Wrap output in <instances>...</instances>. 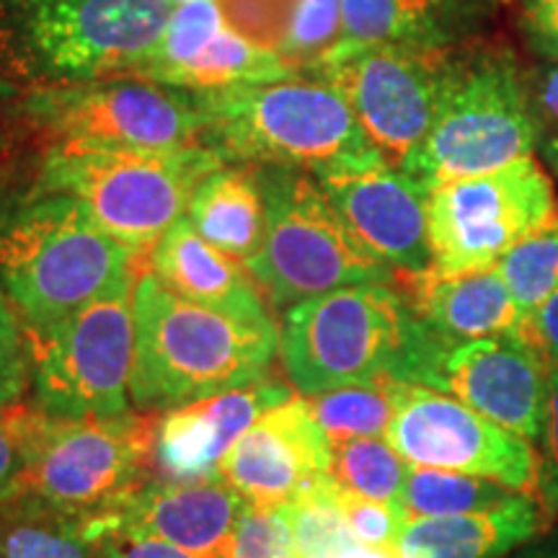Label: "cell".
I'll return each instance as SVG.
<instances>
[{
	"label": "cell",
	"mask_w": 558,
	"mask_h": 558,
	"mask_svg": "<svg viewBox=\"0 0 558 558\" xmlns=\"http://www.w3.org/2000/svg\"><path fill=\"white\" fill-rule=\"evenodd\" d=\"M290 390L295 388L264 378L254 386L163 411L153 432V469L163 481L218 478L228 450L262 414L290 401Z\"/></svg>",
	"instance_id": "20"
},
{
	"label": "cell",
	"mask_w": 558,
	"mask_h": 558,
	"mask_svg": "<svg viewBox=\"0 0 558 558\" xmlns=\"http://www.w3.org/2000/svg\"><path fill=\"white\" fill-rule=\"evenodd\" d=\"M137 275L65 318L24 326L34 407L47 416L130 414Z\"/></svg>",
	"instance_id": "9"
},
{
	"label": "cell",
	"mask_w": 558,
	"mask_h": 558,
	"mask_svg": "<svg viewBox=\"0 0 558 558\" xmlns=\"http://www.w3.org/2000/svg\"><path fill=\"white\" fill-rule=\"evenodd\" d=\"M522 34L541 58L558 62V0H522Z\"/></svg>",
	"instance_id": "39"
},
{
	"label": "cell",
	"mask_w": 558,
	"mask_h": 558,
	"mask_svg": "<svg viewBox=\"0 0 558 558\" xmlns=\"http://www.w3.org/2000/svg\"><path fill=\"white\" fill-rule=\"evenodd\" d=\"M546 463H541L538 501L550 520L558 509V365L548 362V414H546Z\"/></svg>",
	"instance_id": "38"
},
{
	"label": "cell",
	"mask_w": 558,
	"mask_h": 558,
	"mask_svg": "<svg viewBox=\"0 0 558 558\" xmlns=\"http://www.w3.org/2000/svg\"><path fill=\"white\" fill-rule=\"evenodd\" d=\"M445 341L414 316L396 282H367L284 311L279 354L300 396L393 378L422 383Z\"/></svg>",
	"instance_id": "2"
},
{
	"label": "cell",
	"mask_w": 558,
	"mask_h": 558,
	"mask_svg": "<svg viewBox=\"0 0 558 558\" xmlns=\"http://www.w3.org/2000/svg\"><path fill=\"white\" fill-rule=\"evenodd\" d=\"M337 501L349 533L354 535V541L367 543V546H396L403 525L409 522L396 501L367 499L360 494H349L339 486Z\"/></svg>",
	"instance_id": "35"
},
{
	"label": "cell",
	"mask_w": 558,
	"mask_h": 558,
	"mask_svg": "<svg viewBox=\"0 0 558 558\" xmlns=\"http://www.w3.org/2000/svg\"><path fill=\"white\" fill-rule=\"evenodd\" d=\"M548 522L538 499L514 494L488 512L409 520L396 548L401 558H499L533 541Z\"/></svg>",
	"instance_id": "24"
},
{
	"label": "cell",
	"mask_w": 558,
	"mask_h": 558,
	"mask_svg": "<svg viewBox=\"0 0 558 558\" xmlns=\"http://www.w3.org/2000/svg\"><path fill=\"white\" fill-rule=\"evenodd\" d=\"M290 75L298 73L279 54L251 45L230 29L218 0H194L173 5L163 39L140 78L209 94Z\"/></svg>",
	"instance_id": "18"
},
{
	"label": "cell",
	"mask_w": 558,
	"mask_h": 558,
	"mask_svg": "<svg viewBox=\"0 0 558 558\" xmlns=\"http://www.w3.org/2000/svg\"><path fill=\"white\" fill-rule=\"evenodd\" d=\"M501 0H341L344 41L456 50L497 16Z\"/></svg>",
	"instance_id": "23"
},
{
	"label": "cell",
	"mask_w": 558,
	"mask_h": 558,
	"mask_svg": "<svg viewBox=\"0 0 558 558\" xmlns=\"http://www.w3.org/2000/svg\"><path fill=\"white\" fill-rule=\"evenodd\" d=\"M171 5H184V3H194V0H169Z\"/></svg>",
	"instance_id": "44"
},
{
	"label": "cell",
	"mask_w": 558,
	"mask_h": 558,
	"mask_svg": "<svg viewBox=\"0 0 558 558\" xmlns=\"http://www.w3.org/2000/svg\"><path fill=\"white\" fill-rule=\"evenodd\" d=\"M32 390L24 320L0 288V411L26 403Z\"/></svg>",
	"instance_id": "34"
},
{
	"label": "cell",
	"mask_w": 558,
	"mask_h": 558,
	"mask_svg": "<svg viewBox=\"0 0 558 558\" xmlns=\"http://www.w3.org/2000/svg\"><path fill=\"white\" fill-rule=\"evenodd\" d=\"M320 190L369 254L396 275L432 269L429 192L386 160L318 173Z\"/></svg>",
	"instance_id": "16"
},
{
	"label": "cell",
	"mask_w": 558,
	"mask_h": 558,
	"mask_svg": "<svg viewBox=\"0 0 558 558\" xmlns=\"http://www.w3.org/2000/svg\"><path fill=\"white\" fill-rule=\"evenodd\" d=\"M497 271L522 316L538 311L558 290V222L501 256Z\"/></svg>",
	"instance_id": "30"
},
{
	"label": "cell",
	"mask_w": 558,
	"mask_h": 558,
	"mask_svg": "<svg viewBox=\"0 0 558 558\" xmlns=\"http://www.w3.org/2000/svg\"><path fill=\"white\" fill-rule=\"evenodd\" d=\"M432 271L492 269L518 243L558 222L554 179L535 156L484 177L435 186L427 197Z\"/></svg>",
	"instance_id": "12"
},
{
	"label": "cell",
	"mask_w": 558,
	"mask_h": 558,
	"mask_svg": "<svg viewBox=\"0 0 558 558\" xmlns=\"http://www.w3.org/2000/svg\"><path fill=\"white\" fill-rule=\"evenodd\" d=\"M458 50L341 41L308 75L333 83L373 148L403 169L435 124Z\"/></svg>",
	"instance_id": "13"
},
{
	"label": "cell",
	"mask_w": 558,
	"mask_h": 558,
	"mask_svg": "<svg viewBox=\"0 0 558 558\" xmlns=\"http://www.w3.org/2000/svg\"><path fill=\"white\" fill-rule=\"evenodd\" d=\"M331 558H401V554L396 546H367V543L349 541Z\"/></svg>",
	"instance_id": "42"
},
{
	"label": "cell",
	"mask_w": 558,
	"mask_h": 558,
	"mask_svg": "<svg viewBox=\"0 0 558 558\" xmlns=\"http://www.w3.org/2000/svg\"><path fill=\"white\" fill-rule=\"evenodd\" d=\"M331 439L305 396L269 409L222 458L218 476L254 507H284L329 476Z\"/></svg>",
	"instance_id": "17"
},
{
	"label": "cell",
	"mask_w": 558,
	"mask_h": 558,
	"mask_svg": "<svg viewBox=\"0 0 558 558\" xmlns=\"http://www.w3.org/2000/svg\"><path fill=\"white\" fill-rule=\"evenodd\" d=\"M186 218L202 239L246 264L267 235V197L254 166H218L194 186Z\"/></svg>",
	"instance_id": "25"
},
{
	"label": "cell",
	"mask_w": 558,
	"mask_h": 558,
	"mask_svg": "<svg viewBox=\"0 0 558 558\" xmlns=\"http://www.w3.org/2000/svg\"><path fill=\"white\" fill-rule=\"evenodd\" d=\"M409 463L386 437H357L331 442L329 476L339 488L360 497L396 501Z\"/></svg>",
	"instance_id": "29"
},
{
	"label": "cell",
	"mask_w": 558,
	"mask_h": 558,
	"mask_svg": "<svg viewBox=\"0 0 558 558\" xmlns=\"http://www.w3.org/2000/svg\"><path fill=\"white\" fill-rule=\"evenodd\" d=\"M228 26L251 45L279 54L298 0H218Z\"/></svg>",
	"instance_id": "33"
},
{
	"label": "cell",
	"mask_w": 558,
	"mask_h": 558,
	"mask_svg": "<svg viewBox=\"0 0 558 558\" xmlns=\"http://www.w3.org/2000/svg\"><path fill=\"white\" fill-rule=\"evenodd\" d=\"M520 333L533 344L543 357L558 365V290L538 311H533L522 320Z\"/></svg>",
	"instance_id": "41"
},
{
	"label": "cell",
	"mask_w": 558,
	"mask_h": 558,
	"mask_svg": "<svg viewBox=\"0 0 558 558\" xmlns=\"http://www.w3.org/2000/svg\"><path fill=\"white\" fill-rule=\"evenodd\" d=\"M222 558H298L284 507L248 505Z\"/></svg>",
	"instance_id": "32"
},
{
	"label": "cell",
	"mask_w": 558,
	"mask_h": 558,
	"mask_svg": "<svg viewBox=\"0 0 558 558\" xmlns=\"http://www.w3.org/2000/svg\"><path fill=\"white\" fill-rule=\"evenodd\" d=\"M135 251L62 192L21 194L0 207V288L24 326L60 320L137 275Z\"/></svg>",
	"instance_id": "3"
},
{
	"label": "cell",
	"mask_w": 558,
	"mask_h": 558,
	"mask_svg": "<svg viewBox=\"0 0 558 558\" xmlns=\"http://www.w3.org/2000/svg\"><path fill=\"white\" fill-rule=\"evenodd\" d=\"M409 308L445 344L520 331L522 316L505 279L492 269L463 275H396Z\"/></svg>",
	"instance_id": "22"
},
{
	"label": "cell",
	"mask_w": 558,
	"mask_h": 558,
	"mask_svg": "<svg viewBox=\"0 0 558 558\" xmlns=\"http://www.w3.org/2000/svg\"><path fill=\"white\" fill-rule=\"evenodd\" d=\"M5 94H9V90H5L3 86H0V96H5Z\"/></svg>",
	"instance_id": "45"
},
{
	"label": "cell",
	"mask_w": 558,
	"mask_h": 558,
	"mask_svg": "<svg viewBox=\"0 0 558 558\" xmlns=\"http://www.w3.org/2000/svg\"><path fill=\"white\" fill-rule=\"evenodd\" d=\"M277 324H248L177 295L153 271L135 282L132 409L163 414L269 375Z\"/></svg>",
	"instance_id": "1"
},
{
	"label": "cell",
	"mask_w": 558,
	"mask_h": 558,
	"mask_svg": "<svg viewBox=\"0 0 558 558\" xmlns=\"http://www.w3.org/2000/svg\"><path fill=\"white\" fill-rule=\"evenodd\" d=\"M386 439L409 465L473 473L538 499L541 460L533 442L437 388L399 383Z\"/></svg>",
	"instance_id": "14"
},
{
	"label": "cell",
	"mask_w": 558,
	"mask_h": 558,
	"mask_svg": "<svg viewBox=\"0 0 558 558\" xmlns=\"http://www.w3.org/2000/svg\"><path fill=\"white\" fill-rule=\"evenodd\" d=\"M399 383L380 378L369 383H354L333 390H324L308 399L311 414L331 442L357 437H386L396 414Z\"/></svg>",
	"instance_id": "28"
},
{
	"label": "cell",
	"mask_w": 558,
	"mask_h": 558,
	"mask_svg": "<svg viewBox=\"0 0 558 558\" xmlns=\"http://www.w3.org/2000/svg\"><path fill=\"white\" fill-rule=\"evenodd\" d=\"M418 386L445 390L527 442L546 435L548 360L520 331L445 344Z\"/></svg>",
	"instance_id": "15"
},
{
	"label": "cell",
	"mask_w": 558,
	"mask_h": 558,
	"mask_svg": "<svg viewBox=\"0 0 558 558\" xmlns=\"http://www.w3.org/2000/svg\"><path fill=\"white\" fill-rule=\"evenodd\" d=\"M527 86L535 124V150L558 177V62L527 73Z\"/></svg>",
	"instance_id": "36"
},
{
	"label": "cell",
	"mask_w": 558,
	"mask_h": 558,
	"mask_svg": "<svg viewBox=\"0 0 558 558\" xmlns=\"http://www.w3.org/2000/svg\"><path fill=\"white\" fill-rule=\"evenodd\" d=\"M246 507L248 501L220 476L205 481L158 478L145 481L107 512L86 520L96 541L104 533H128L194 554H222Z\"/></svg>",
	"instance_id": "19"
},
{
	"label": "cell",
	"mask_w": 558,
	"mask_h": 558,
	"mask_svg": "<svg viewBox=\"0 0 558 558\" xmlns=\"http://www.w3.org/2000/svg\"><path fill=\"white\" fill-rule=\"evenodd\" d=\"M205 143L226 160L308 171L357 169L386 160L373 148L341 90L318 75L248 83L199 94Z\"/></svg>",
	"instance_id": "4"
},
{
	"label": "cell",
	"mask_w": 558,
	"mask_h": 558,
	"mask_svg": "<svg viewBox=\"0 0 558 558\" xmlns=\"http://www.w3.org/2000/svg\"><path fill=\"white\" fill-rule=\"evenodd\" d=\"M344 41L341 0H298L282 58L295 73H313Z\"/></svg>",
	"instance_id": "31"
},
{
	"label": "cell",
	"mask_w": 558,
	"mask_h": 558,
	"mask_svg": "<svg viewBox=\"0 0 558 558\" xmlns=\"http://www.w3.org/2000/svg\"><path fill=\"white\" fill-rule=\"evenodd\" d=\"M514 558H558V538L541 543V546L525 548L520 556H514Z\"/></svg>",
	"instance_id": "43"
},
{
	"label": "cell",
	"mask_w": 558,
	"mask_h": 558,
	"mask_svg": "<svg viewBox=\"0 0 558 558\" xmlns=\"http://www.w3.org/2000/svg\"><path fill=\"white\" fill-rule=\"evenodd\" d=\"M226 163L207 145L179 150H62L47 148L37 190L78 199L104 233L148 254L186 215L197 181Z\"/></svg>",
	"instance_id": "6"
},
{
	"label": "cell",
	"mask_w": 558,
	"mask_h": 558,
	"mask_svg": "<svg viewBox=\"0 0 558 558\" xmlns=\"http://www.w3.org/2000/svg\"><path fill=\"white\" fill-rule=\"evenodd\" d=\"M29 117L50 143L47 148L179 150L207 145V111L199 94L140 75L50 86L32 96Z\"/></svg>",
	"instance_id": "11"
},
{
	"label": "cell",
	"mask_w": 558,
	"mask_h": 558,
	"mask_svg": "<svg viewBox=\"0 0 558 558\" xmlns=\"http://www.w3.org/2000/svg\"><path fill=\"white\" fill-rule=\"evenodd\" d=\"M173 5L169 0H11L9 34L29 73L86 83L143 75Z\"/></svg>",
	"instance_id": "8"
},
{
	"label": "cell",
	"mask_w": 558,
	"mask_h": 558,
	"mask_svg": "<svg viewBox=\"0 0 558 558\" xmlns=\"http://www.w3.org/2000/svg\"><path fill=\"white\" fill-rule=\"evenodd\" d=\"M150 414L58 418L21 407L24 494L65 512L94 518L135 492L153 465Z\"/></svg>",
	"instance_id": "10"
},
{
	"label": "cell",
	"mask_w": 558,
	"mask_h": 558,
	"mask_svg": "<svg viewBox=\"0 0 558 558\" xmlns=\"http://www.w3.org/2000/svg\"><path fill=\"white\" fill-rule=\"evenodd\" d=\"M527 156H535L527 73L507 47H460L435 124L401 171L429 192Z\"/></svg>",
	"instance_id": "5"
},
{
	"label": "cell",
	"mask_w": 558,
	"mask_h": 558,
	"mask_svg": "<svg viewBox=\"0 0 558 558\" xmlns=\"http://www.w3.org/2000/svg\"><path fill=\"white\" fill-rule=\"evenodd\" d=\"M512 497L514 492H509V488L492 478L409 465L396 505L401 507L407 520L456 518V514L488 512V509L507 505Z\"/></svg>",
	"instance_id": "27"
},
{
	"label": "cell",
	"mask_w": 558,
	"mask_h": 558,
	"mask_svg": "<svg viewBox=\"0 0 558 558\" xmlns=\"http://www.w3.org/2000/svg\"><path fill=\"white\" fill-rule=\"evenodd\" d=\"M21 407L0 411V507L11 505L24 494L26 452L21 435Z\"/></svg>",
	"instance_id": "37"
},
{
	"label": "cell",
	"mask_w": 558,
	"mask_h": 558,
	"mask_svg": "<svg viewBox=\"0 0 558 558\" xmlns=\"http://www.w3.org/2000/svg\"><path fill=\"white\" fill-rule=\"evenodd\" d=\"M101 543V558H222V554H194V550H184L171 543L153 541V538H137V535L128 533H104L99 535Z\"/></svg>",
	"instance_id": "40"
},
{
	"label": "cell",
	"mask_w": 558,
	"mask_h": 558,
	"mask_svg": "<svg viewBox=\"0 0 558 558\" xmlns=\"http://www.w3.org/2000/svg\"><path fill=\"white\" fill-rule=\"evenodd\" d=\"M254 169L267 197V235L246 269L275 308L352 284L396 282V271L354 239L313 173Z\"/></svg>",
	"instance_id": "7"
},
{
	"label": "cell",
	"mask_w": 558,
	"mask_h": 558,
	"mask_svg": "<svg viewBox=\"0 0 558 558\" xmlns=\"http://www.w3.org/2000/svg\"><path fill=\"white\" fill-rule=\"evenodd\" d=\"M0 558H101L88 520L29 494L0 507Z\"/></svg>",
	"instance_id": "26"
},
{
	"label": "cell",
	"mask_w": 558,
	"mask_h": 558,
	"mask_svg": "<svg viewBox=\"0 0 558 558\" xmlns=\"http://www.w3.org/2000/svg\"><path fill=\"white\" fill-rule=\"evenodd\" d=\"M148 271L192 303L248 324H275L246 264L202 239L186 215L148 251Z\"/></svg>",
	"instance_id": "21"
}]
</instances>
